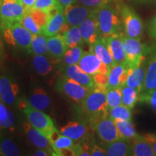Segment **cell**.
Returning a JSON list of instances; mask_svg holds the SVG:
<instances>
[{
    "label": "cell",
    "mask_w": 156,
    "mask_h": 156,
    "mask_svg": "<svg viewBox=\"0 0 156 156\" xmlns=\"http://www.w3.org/2000/svg\"><path fill=\"white\" fill-rule=\"evenodd\" d=\"M106 90L107 87L95 85L82 103L84 112L93 120L94 124L101 117L108 114Z\"/></svg>",
    "instance_id": "1"
},
{
    "label": "cell",
    "mask_w": 156,
    "mask_h": 156,
    "mask_svg": "<svg viewBox=\"0 0 156 156\" xmlns=\"http://www.w3.org/2000/svg\"><path fill=\"white\" fill-rule=\"evenodd\" d=\"M96 17L101 38H107L122 34V22L112 6L106 5L96 9Z\"/></svg>",
    "instance_id": "2"
},
{
    "label": "cell",
    "mask_w": 156,
    "mask_h": 156,
    "mask_svg": "<svg viewBox=\"0 0 156 156\" xmlns=\"http://www.w3.org/2000/svg\"><path fill=\"white\" fill-rule=\"evenodd\" d=\"M119 9L126 36L129 38L141 39L143 36L144 25L137 13L126 5H120Z\"/></svg>",
    "instance_id": "3"
},
{
    "label": "cell",
    "mask_w": 156,
    "mask_h": 156,
    "mask_svg": "<svg viewBox=\"0 0 156 156\" xmlns=\"http://www.w3.org/2000/svg\"><path fill=\"white\" fill-rule=\"evenodd\" d=\"M140 40L124 36L126 62L131 69L141 64L149 53L150 45L143 44Z\"/></svg>",
    "instance_id": "4"
},
{
    "label": "cell",
    "mask_w": 156,
    "mask_h": 156,
    "mask_svg": "<svg viewBox=\"0 0 156 156\" xmlns=\"http://www.w3.org/2000/svg\"><path fill=\"white\" fill-rule=\"evenodd\" d=\"M23 103L24 104H20V107L23 108L25 116L28 119V122L34 127L41 132L48 138H49L52 132L56 129L51 117L43 112L42 111L31 107L28 103Z\"/></svg>",
    "instance_id": "5"
},
{
    "label": "cell",
    "mask_w": 156,
    "mask_h": 156,
    "mask_svg": "<svg viewBox=\"0 0 156 156\" xmlns=\"http://www.w3.org/2000/svg\"><path fill=\"white\" fill-rule=\"evenodd\" d=\"M26 9L18 0H3L0 7V24L2 28L20 23Z\"/></svg>",
    "instance_id": "6"
},
{
    "label": "cell",
    "mask_w": 156,
    "mask_h": 156,
    "mask_svg": "<svg viewBox=\"0 0 156 156\" xmlns=\"http://www.w3.org/2000/svg\"><path fill=\"white\" fill-rule=\"evenodd\" d=\"M2 30L4 39L7 44L31 52V41L34 35L20 23L2 28Z\"/></svg>",
    "instance_id": "7"
},
{
    "label": "cell",
    "mask_w": 156,
    "mask_h": 156,
    "mask_svg": "<svg viewBox=\"0 0 156 156\" xmlns=\"http://www.w3.org/2000/svg\"><path fill=\"white\" fill-rule=\"evenodd\" d=\"M147 75L140 95V102L147 103L149 98L156 88V42L150 45L147 55Z\"/></svg>",
    "instance_id": "8"
},
{
    "label": "cell",
    "mask_w": 156,
    "mask_h": 156,
    "mask_svg": "<svg viewBox=\"0 0 156 156\" xmlns=\"http://www.w3.org/2000/svg\"><path fill=\"white\" fill-rule=\"evenodd\" d=\"M70 27L66 23L62 7H57L48 12V20L43 29L41 34L46 37H51L56 35H63Z\"/></svg>",
    "instance_id": "9"
},
{
    "label": "cell",
    "mask_w": 156,
    "mask_h": 156,
    "mask_svg": "<svg viewBox=\"0 0 156 156\" xmlns=\"http://www.w3.org/2000/svg\"><path fill=\"white\" fill-rule=\"evenodd\" d=\"M99 139L106 145L122 139L115 121L108 114L101 117L94 124Z\"/></svg>",
    "instance_id": "10"
},
{
    "label": "cell",
    "mask_w": 156,
    "mask_h": 156,
    "mask_svg": "<svg viewBox=\"0 0 156 156\" xmlns=\"http://www.w3.org/2000/svg\"><path fill=\"white\" fill-rule=\"evenodd\" d=\"M56 89L68 97L71 98L77 103H83L91 89L83 86L71 78L64 77L61 78L56 84ZM93 89V88H92Z\"/></svg>",
    "instance_id": "11"
},
{
    "label": "cell",
    "mask_w": 156,
    "mask_h": 156,
    "mask_svg": "<svg viewBox=\"0 0 156 156\" xmlns=\"http://www.w3.org/2000/svg\"><path fill=\"white\" fill-rule=\"evenodd\" d=\"M77 65L83 72L91 76L98 73L108 74L111 70L108 66L101 61L92 50H90L88 52H84Z\"/></svg>",
    "instance_id": "12"
},
{
    "label": "cell",
    "mask_w": 156,
    "mask_h": 156,
    "mask_svg": "<svg viewBox=\"0 0 156 156\" xmlns=\"http://www.w3.org/2000/svg\"><path fill=\"white\" fill-rule=\"evenodd\" d=\"M95 10L80 4L74 3L64 9V14L66 23L69 27L79 26Z\"/></svg>",
    "instance_id": "13"
},
{
    "label": "cell",
    "mask_w": 156,
    "mask_h": 156,
    "mask_svg": "<svg viewBox=\"0 0 156 156\" xmlns=\"http://www.w3.org/2000/svg\"><path fill=\"white\" fill-rule=\"evenodd\" d=\"M79 28L84 43L90 46L101 38L96 17V9L79 25Z\"/></svg>",
    "instance_id": "14"
},
{
    "label": "cell",
    "mask_w": 156,
    "mask_h": 156,
    "mask_svg": "<svg viewBox=\"0 0 156 156\" xmlns=\"http://www.w3.org/2000/svg\"><path fill=\"white\" fill-rule=\"evenodd\" d=\"M23 129L29 141L34 146L41 149L46 150L49 152L51 155H56L48 138L41 132L34 127L29 122H26L23 123Z\"/></svg>",
    "instance_id": "15"
},
{
    "label": "cell",
    "mask_w": 156,
    "mask_h": 156,
    "mask_svg": "<svg viewBox=\"0 0 156 156\" xmlns=\"http://www.w3.org/2000/svg\"><path fill=\"white\" fill-rule=\"evenodd\" d=\"M19 87L12 80L7 77L0 78V99L6 105L12 106L17 101Z\"/></svg>",
    "instance_id": "16"
},
{
    "label": "cell",
    "mask_w": 156,
    "mask_h": 156,
    "mask_svg": "<svg viewBox=\"0 0 156 156\" xmlns=\"http://www.w3.org/2000/svg\"><path fill=\"white\" fill-rule=\"evenodd\" d=\"M131 70L126 61L123 63L116 64L111 69L108 73V83L107 88L122 87L125 85L126 79Z\"/></svg>",
    "instance_id": "17"
},
{
    "label": "cell",
    "mask_w": 156,
    "mask_h": 156,
    "mask_svg": "<svg viewBox=\"0 0 156 156\" xmlns=\"http://www.w3.org/2000/svg\"><path fill=\"white\" fill-rule=\"evenodd\" d=\"M147 65L148 59L147 56V58L142 62L141 64L131 70L125 83L127 86L136 89L140 93V95L145 80Z\"/></svg>",
    "instance_id": "18"
},
{
    "label": "cell",
    "mask_w": 156,
    "mask_h": 156,
    "mask_svg": "<svg viewBox=\"0 0 156 156\" xmlns=\"http://www.w3.org/2000/svg\"><path fill=\"white\" fill-rule=\"evenodd\" d=\"M105 39L116 64L125 62L126 53L124 44V35L122 34L114 35Z\"/></svg>",
    "instance_id": "19"
},
{
    "label": "cell",
    "mask_w": 156,
    "mask_h": 156,
    "mask_svg": "<svg viewBox=\"0 0 156 156\" xmlns=\"http://www.w3.org/2000/svg\"><path fill=\"white\" fill-rule=\"evenodd\" d=\"M59 132L62 135L67 136L75 142H77L87 135L88 127L84 122H70L61 127Z\"/></svg>",
    "instance_id": "20"
},
{
    "label": "cell",
    "mask_w": 156,
    "mask_h": 156,
    "mask_svg": "<svg viewBox=\"0 0 156 156\" xmlns=\"http://www.w3.org/2000/svg\"><path fill=\"white\" fill-rule=\"evenodd\" d=\"M90 46V50H92L95 55L100 58L101 61L108 66L110 69L116 65L106 39L100 38Z\"/></svg>",
    "instance_id": "21"
},
{
    "label": "cell",
    "mask_w": 156,
    "mask_h": 156,
    "mask_svg": "<svg viewBox=\"0 0 156 156\" xmlns=\"http://www.w3.org/2000/svg\"><path fill=\"white\" fill-rule=\"evenodd\" d=\"M106 155L108 156H129L133 155L132 140L119 139L106 145Z\"/></svg>",
    "instance_id": "22"
},
{
    "label": "cell",
    "mask_w": 156,
    "mask_h": 156,
    "mask_svg": "<svg viewBox=\"0 0 156 156\" xmlns=\"http://www.w3.org/2000/svg\"><path fill=\"white\" fill-rule=\"evenodd\" d=\"M65 75L87 88L92 89L95 87L93 76L83 72L77 64L68 65L65 69Z\"/></svg>",
    "instance_id": "23"
},
{
    "label": "cell",
    "mask_w": 156,
    "mask_h": 156,
    "mask_svg": "<svg viewBox=\"0 0 156 156\" xmlns=\"http://www.w3.org/2000/svg\"><path fill=\"white\" fill-rule=\"evenodd\" d=\"M48 53L56 58H63L68 49L62 35L58 34L51 37H47Z\"/></svg>",
    "instance_id": "24"
},
{
    "label": "cell",
    "mask_w": 156,
    "mask_h": 156,
    "mask_svg": "<svg viewBox=\"0 0 156 156\" xmlns=\"http://www.w3.org/2000/svg\"><path fill=\"white\" fill-rule=\"evenodd\" d=\"M132 152L134 156H155L151 143L140 134L132 140Z\"/></svg>",
    "instance_id": "25"
},
{
    "label": "cell",
    "mask_w": 156,
    "mask_h": 156,
    "mask_svg": "<svg viewBox=\"0 0 156 156\" xmlns=\"http://www.w3.org/2000/svg\"><path fill=\"white\" fill-rule=\"evenodd\" d=\"M28 103L34 108L44 111L49 106L51 99L44 90L42 88H36L31 96L29 98Z\"/></svg>",
    "instance_id": "26"
},
{
    "label": "cell",
    "mask_w": 156,
    "mask_h": 156,
    "mask_svg": "<svg viewBox=\"0 0 156 156\" xmlns=\"http://www.w3.org/2000/svg\"><path fill=\"white\" fill-rule=\"evenodd\" d=\"M63 39L67 48H73L77 46H81L84 43L82 38L79 26L70 27L63 35Z\"/></svg>",
    "instance_id": "27"
},
{
    "label": "cell",
    "mask_w": 156,
    "mask_h": 156,
    "mask_svg": "<svg viewBox=\"0 0 156 156\" xmlns=\"http://www.w3.org/2000/svg\"><path fill=\"white\" fill-rule=\"evenodd\" d=\"M122 138L132 140L138 135L135 126L132 121L129 120H114Z\"/></svg>",
    "instance_id": "28"
},
{
    "label": "cell",
    "mask_w": 156,
    "mask_h": 156,
    "mask_svg": "<svg viewBox=\"0 0 156 156\" xmlns=\"http://www.w3.org/2000/svg\"><path fill=\"white\" fill-rule=\"evenodd\" d=\"M122 104L132 109L140 101V93L133 87L124 85L122 87Z\"/></svg>",
    "instance_id": "29"
},
{
    "label": "cell",
    "mask_w": 156,
    "mask_h": 156,
    "mask_svg": "<svg viewBox=\"0 0 156 156\" xmlns=\"http://www.w3.org/2000/svg\"><path fill=\"white\" fill-rule=\"evenodd\" d=\"M31 52L35 55L47 54L48 53L47 37L43 34L34 35L31 41Z\"/></svg>",
    "instance_id": "30"
},
{
    "label": "cell",
    "mask_w": 156,
    "mask_h": 156,
    "mask_svg": "<svg viewBox=\"0 0 156 156\" xmlns=\"http://www.w3.org/2000/svg\"><path fill=\"white\" fill-rule=\"evenodd\" d=\"M5 105L0 99V131L11 128L15 122L14 114Z\"/></svg>",
    "instance_id": "31"
},
{
    "label": "cell",
    "mask_w": 156,
    "mask_h": 156,
    "mask_svg": "<svg viewBox=\"0 0 156 156\" xmlns=\"http://www.w3.org/2000/svg\"><path fill=\"white\" fill-rule=\"evenodd\" d=\"M33 66L37 73L41 75H48L53 70V66L44 55H35L33 58Z\"/></svg>",
    "instance_id": "32"
},
{
    "label": "cell",
    "mask_w": 156,
    "mask_h": 156,
    "mask_svg": "<svg viewBox=\"0 0 156 156\" xmlns=\"http://www.w3.org/2000/svg\"><path fill=\"white\" fill-rule=\"evenodd\" d=\"M108 116L114 120H132V109L123 104L108 109Z\"/></svg>",
    "instance_id": "33"
},
{
    "label": "cell",
    "mask_w": 156,
    "mask_h": 156,
    "mask_svg": "<svg viewBox=\"0 0 156 156\" xmlns=\"http://www.w3.org/2000/svg\"><path fill=\"white\" fill-rule=\"evenodd\" d=\"M20 155L18 147L9 138L0 139V155L18 156Z\"/></svg>",
    "instance_id": "34"
},
{
    "label": "cell",
    "mask_w": 156,
    "mask_h": 156,
    "mask_svg": "<svg viewBox=\"0 0 156 156\" xmlns=\"http://www.w3.org/2000/svg\"><path fill=\"white\" fill-rule=\"evenodd\" d=\"M106 100L108 108H112L122 104V87H112L107 88Z\"/></svg>",
    "instance_id": "35"
},
{
    "label": "cell",
    "mask_w": 156,
    "mask_h": 156,
    "mask_svg": "<svg viewBox=\"0 0 156 156\" xmlns=\"http://www.w3.org/2000/svg\"><path fill=\"white\" fill-rule=\"evenodd\" d=\"M84 51L80 46L68 48L64 56V62L67 65L77 64L83 56Z\"/></svg>",
    "instance_id": "36"
},
{
    "label": "cell",
    "mask_w": 156,
    "mask_h": 156,
    "mask_svg": "<svg viewBox=\"0 0 156 156\" xmlns=\"http://www.w3.org/2000/svg\"><path fill=\"white\" fill-rule=\"evenodd\" d=\"M74 142L75 141L71 138L61 134L59 137L52 144V147L56 155H60V151L62 150L72 149L75 145Z\"/></svg>",
    "instance_id": "37"
},
{
    "label": "cell",
    "mask_w": 156,
    "mask_h": 156,
    "mask_svg": "<svg viewBox=\"0 0 156 156\" xmlns=\"http://www.w3.org/2000/svg\"><path fill=\"white\" fill-rule=\"evenodd\" d=\"M20 24L23 25L25 28L28 29L33 35L41 34L42 29L37 25V23L35 22L34 18L28 11H26L25 15L23 16Z\"/></svg>",
    "instance_id": "38"
},
{
    "label": "cell",
    "mask_w": 156,
    "mask_h": 156,
    "mask_svg": "<svg viewBox=\"0 0 156 156\" xmlns=\"http://www.w3.org/2000/svg\"><path fill=\"white\" fill-rule=\"evenodd\" d=\"M60 6L61 5L58 2V0H36V2L33 6L32 9L45 11L48 14V12L51 9L55 8V7H60Z\"/></svg>",
    "instance_id": "39"
},
{
    "label": "cell",
    "mask_w": 156,
    "mask_h": 156,
    "mask_svg": "<svg viewBox=\"0 0 156 156\" xmlns=\"http://www.w3.org/2000/svg\"><path fill=\"white\" fill-rule=\"evenodd\" d=\"M110 0H75V3L80 4L88 8L97 9L103 6L108 5Z\"/></svg>",
    "instance_id": "40"
},
{
    "label": "cell",
    "mask_w": 156,
    "mask_h": 156,
    "mask_svg": "<svg viewBox=\"0 0 156 156\" xmlns=\"http://www.w3.org/2000/svg\"><path fill=\"white\" fill-rule=\"evenodd\" d=\"M95 85L96 86L108 87V74L98 73L93 76Z\"/></svg>",
    "instance_id": "41"
},
{
    "label": "cell",
    "mask_w": 156,
    "mask_h": 156,
    "mask_svg": "<svg viewBox=\"0 0 156 156\" xmlns=\"http://www.w3.org/2000/svg\"><path fill=\"white\" fill-rule=\"evenodd\" d=\"M147 33L151 38L156 39V15L148 23Z\"/></svg>",
    "instance_id": "42"
},
{
    "label": "cell",
    "mask_w": 156,
    "mask_h": 156,
    "mask_svg": "<svg viewBox=\"0 0 156 156\" xmlns=\"http://www.w3.org/2000/svg\"><path fill=\"white\" fill-rule=\"evenodd\" d=\"M91 155L92 156H105L106 155V150L99 147L97 145H93L91 148Z\"/></svg>",
    "instance_id": "43"
},
{
    "label": "cell",
    "mask_w": 156,
    "mask_h": 156,
    "mask_svg": "<svg viewBox=\"0 0 156 156\" xmlns=\"http://www.w3.org/2000/svg\"><path fill=\"white\" fill-rule=\"evenodd\" d=\"M150 105L151 108L154 114H156V88L154 90V91L152 93L151 96L149 98L147 103Z\"/></svg>",
    "instance_id": "44"
},
{
    "label": "cell",
    "mask_w": 156,
    "mask_h": 156,
    "mask_svg": "<svg viewBox=\"0 0 156 156\" xmlns=\"http://www.w3.org/2000/svg\"><path fill=\"white\" fill-rule=\"evenodd\" d=\"M142 135H143L144 137L146 138V139L149 141L150 143H151V145H152V147H153L154 153H155V155L156 156V139L152 137L151 136H149L147 134H142Z\"/></svg>",
    "instance_id": "45"
},
{
    "label": "cell",
    "mask_w": 156,
    "mask_h": 156,
    "mask_svg": "<svg viewBox=\"0 0 156 156\" xmlns=\"http://www.w3.org/2000/svg\"><path fill=\"white\" fill-rule=\"evenodd\" d=\"M36 0H21L23 6L26 9V11L32 9L33 6H34L35 2H36Z\"/></svg>",
    "instance_id": "46"
},
{
    "label": "cell",
    "mask_w": 156,
    "mask_h": 156,
    "mask_svg": "<svg viewBox=\"0 0 156 156\" xmlns=\"http://www.w3.org/2000/svg\"><path fill=\"white\" fill-rule=\"evenodd\" d=\"M58 2L62 7H63L64 10L66 7H67L68 6L73 5V4L75 3V0H58Z\"/></svg>",
    "instance_id": "47"
},
{
    "label": "cell",
    "mask_w": 156,
    "mask_h": 156,
    "mask_svg": "<svg viewBox=\"0 0 156 156\" xmlns=\"http://www.w3.org/2000/svg\"><path fill=\"white\" fill-rule=\"evenodd\" d=\"M34 156H48L51 155L49 152L45 149H41V148H38V150L36 151V153L34 154Z\"/></svg>",
    "instance_id": "48"
},
{
    "label": "cell",
    "mask_w": 156,
    "mask_h": 156,
    "mask_svg": "<svg viewBox=\"0 0 156 156\" xmlns=\"http://www.w3.org/2000/svg\"><path fill=\"white\" fill-rule=\"evenodd\" d=\"M132 1L135 2L136 3H151V2H156V0H132Z\"/></svg>",
    "instance_id": "49"
},
{
    "label": "cell",
    "mask_w": 156,
    "mask_h": 156,
    "mask_svg": "<svg viewBox=\"0 0 156 156\" xmlns=\"http://www.w3.org/2000/svg\"><path fill=\"white\" fill-rule=\"evenodd\" d=\"M3 54V48H2V44L1 39H0V58L2 56Z\"/></svg>",
    "instance_id": "50"
},
{
    "label": "cell",
    "mask_w": 156,
    "mask_h": 156,
    "mask_svg": "<svg viewBox=\"0 0 156 156\" xmlns=\"http://www.w3.org/2000/svg\"><path fill=\"white\" fill-rule=\"evenodd\" d=\"M148 135L152 136V137L155 138V139H156V131L155 132H153V133H147Z\"/></svg>",
    "instance_id": "51"
},
{
    "label": "cell",
    "mask_w": 156,
    "mask_h": 156,
    "mask_svg": "<svg viewBox=\"0 0 156 156\" xmlns=\"http://www.w3.org/2000/svg\"><path fill=\"white\" fill-rule=\"evenodd\" d=\"M2 2H3V0H0V7H1L2 4Z\"/></svg>",
    "instance_id": "52"
},
{
    "label": "cell",
    "mask_w": 156,
    "mask_h": 156,
    "mask_svg": "<svg viewBox=\"0 0 156 156\" xmlns=\"http://www.w3.org/2000/svg\"><path fill=\"white\" fill-rule=\"evenodd\" d=\"M18 1H20V2H21V0H18Z\"/></svg>",
    "instance_id": "53"
}]
</instances>
